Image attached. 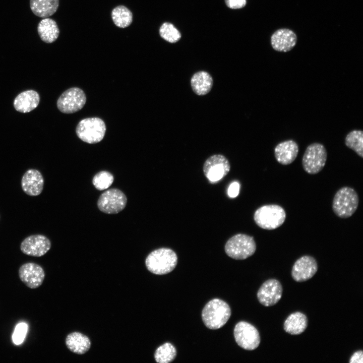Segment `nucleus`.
<instances>
[{
	"instance_id": "1",
	"label": "nucleus",
	"mask_w": 363,
	"mask_h": 363,
	"mask_svg": "<svg viewBox=\"0 0 363 363\" xmlns=\"http://www.w3.org/2000/svg\"><path fill=\"white\" fill-rule=\"evenodd\" d=\"M231 315L229 305L223 300L214 298L205 306L202 312V318L208 328L216 330L223 327Z\"/></svg>"
},
{
	"instance_id": "2",
	"label": "nucleus",
	"mask_w": 363,
	"mask_h": 363,
	"mask_svg": "<svg viewBox=\"0 0 363 363\" xmlns=\"http://www.w3.org/2000/svg\"><path fill=\"white\" fill-rule=\"evenodd\" d=\"M177 263L176 253L169 248H162L151 252L147 257L145 264L151 273L157 275L169 273Z\"/></svg>"
},
{
	"instance_id": "3",
	"label": "nucleus",
	"mask_w": 363,
	"mask_h": 363,
	"mask_svg": "<svg viewBox=\"0 0 363 363\" xmlns=\"http://www.w3.org/2000/svg\"><path fill=\"white\" fill-rule=\"evenodd\" d=\"M359 202L356 191L348 187L339 189L332 201V209L335 214L341 218L351 217L356 211Z\"/></svg>"
},
{
	"instance_id": "4",
	"label": "nucleus",
	"mask_w": 363,
	"mask_h": 363,
	"mask_svg": "<svg viewBox=\"0 0 363 363\" xmlns=\"http://www.w3.org/2000/svg\"><path fill=\"white\" fill-rule=\"evenodd\" d=\"M286 219L284 209L278 205L269 204L258 208L254 213L256 224L261 228L273 230L281 226Z\"/></svg>"
},
{
	"instance_id": "5",
	"label": "nucleus",
	"mask_w": 363,
	"mask_h": 363,
	"mask_svg": "<svg viewBox=\"0 0 363 363\" xmlns=\"http://www.w3.org/2000/svg\"><path fill=\"white\" fill-rule=\"evenodd\" d=\"M224 250L227 255L233 259L245 260L255 253L256 244L253 236L238 233L227 241Z\"/></svg>"
},
{
	"instance_id": "6",
	"label": "nucleus",
	"mask_w": 363,
	"mask_h": 363,
	"mask_svg": "<svg viewBox=\"0 0 363 363\" xmlns=\"http://www.w3.org/2000/svg\"><path fill=\"white\" fill-rule=\"evenodd\" d=\"M105 132V123L102 119L96 117L81 120L76 129L78 138L89 144H96L102 141Z\"/></svg>"
},
{
	"instance_id": "7",
	"label": "nucleus",
	"mask_w": 363,
	"mask_h": 363,
	"mask_svg": "<svg viewBox=\"0 0 363 363\" xmlns=\"http://www.w3.org/2000/svg\"><path fill=\"white\" fill-rule=\"evenodd\" d=\"M327 158V152L321 143L315 142L306 148L302 158L304 170L310 174L320 172L324 167Z\"/></svg>"
},
{
	"instance_id": "8",
	"label": "nucleus",
	"mask_w": 363,
	"mask_h": 363,
	"mask_svg": "<svg viewBox=\"0 0 363 363\" xmlns=\"http://www.w3.org/2000/svg\"><path fill=\"white\" fill-rule=\"evenodd\" d=\"M234 337L236 343L242 348L253 350L259 345L261 339L257 328L251 324L240 321L235 326Z\"/></svg>"
},
{
	"instance_id": "9",
	"label": "nucleus",
	"mask_w": 363,
	"mask_h": 363,
	"mask_svg": "<svg viewBox=\"0 0 363 363\" xmlns=\"http://www.w3.org/2000/svg\"><path fill=\"white\" fill-rule=\"evenodd\" d=\"M203 172L211 184H215L225 177L229 172L230 164L227 158L222 154H214L206 159L203 165Z\"/></svg>"
},
{
	"instance_id": "10",
	"label": "nucleus",
	"mask_w": 363,
	"mask_h": 363,
	"mask_svg": "<svg viewBox=\"0 0 363 363\" xmlns=\"http://www.w3.org/2000/svg\"><path fill=\"white\" fill-rule=\"evenodd\" d=\"M86 102V96L83 90L78 87H72L62 94L56 105L62 112L73 113L81 110Z\"/></svg>"
},
{
	"instance_id": "11",
	"label": "nucleus",
	"mask_w": 363,
	"mask_h": 363,
	"mask_svg": "<svg viewBox=\"0 0 363 363\" xmlns=\"http://www.w3.org/2000/svg\"><path fill=\"white\" fill-rule=\"evenodd\" d=\"M127 199L120 190L113 188L106 190L99 197L97 201L98 209L107 214H117L126 207Z\"/></svg>"
},
{
	"instance_id": "12",
	"label": "nucleus",
	"mask_w": 363,
	"mask_h": 363,
	"mask_svg": "<svg viewBox=\"0 0 363 363\" xmlns=\"http://www.w3.org/2000/svg\"><path fill=\"white\" fill-rule=\"evenodd\" d=\"M283 288L281 283L276 279L265 281L257 292V298L261 304L270 307L276 304L281 299Z\"/></svg>"
},
{
	"instance_id": "13",
	"label": "nucleus",
	"mask_w": 363,
	"mask_h": 363,
	"mask_svg": "<svg viewBox=\"0 0 363 363\" xmlns=\"http://www.w3.org/2000/svg\"><path fill=\"white\" fill-rule=\"evenodd\" d=\"M51 242L45 235L33 234L26 237L20 245L21 252L28 256L40 257L51 248Z\"/></svg>"
},
{
	"instance_id": "14",
	"label": "nucleus",
	"mask_w": 363,
	"mask_h": 363,
	"mask_svg": "<svg viewBox=\"0 0 363 363\" xmlns=\"http://www.w3.org/2000/svg\"><path fill=\"white\" fill-rule=\"evenodd\" d=\"M317 270L316 260L311 256L305 255L294 262L291 270V276L296 282H304L313 277Z\"/></svg>"
},
{
	"instance_id": "15",
	"label": "nucleus",
	"mask_w": 363,
	"mask_h": 363,
	"mask_svg": "<svg viewBox=\"0 0 363 363\" xmlns=\"http://www.w3.org/2000/svg\"><path fill=\"white\" fill-rule=\"evenodd\" d=\"M19 276L22 282L28 287L35 289L41 285L45 272L43 268L34 263H26L19 269Z\"/></svg>"
},
{
	"instance_id": "16",
	"label": "nucleus",
	"mask_w": 363,
	"mask_h": 363,
	"mask_svg": "<svg viewBox=\"0 0 363 363\" xmlns=\"http://www.w3.org/2000/svg\"><path fill=\"white\" fill-rule=\"evenodd\" d=\"M297 38L293 31L288 28L276 30L271 35L270 42L273 49L277 51L286 52L295 46Z\"/></svg>"
},
{
	"instance_id": "17",
	"label": "nucleus",
	"mask_w": 363,
	"mask_h": 363,
	"mask_svg": "<svg viewBox=\"0 0 363 363\" xmlns=\"http://www.w3.org/2000/svg\"><path fill=\"white\" fill-rule=\"evenodd\" d=\"M21 188L23 192L30 196H37L43 191L44 179L41 172L36 169H29L21 179Z\"/></svg>"
},
{
	"instance_id": "18",
	"label": "nucleus",
	"mask_w": 363,
	"mask_h": 363,
	"mask_svg": "<svg viewBox=\"0 0 363 363\" xmlns=\"http://www.w3.org/2000/svg\"><path fill=\"white\" fill-rule=\"evenodd\" d=\"M274 156L277 161L282 165L292 163L298 153V146L293 140H287L278 143L275 147Z\"/></svg>"
},
{
	"instance_id": "19",
	"label": "nucleus",
	"mask_w": 363,
	"mask_h": 363,
	"mask_svg": "<svg viewBox=\"0 0 363 363\" xmlns=\"http://www.w3.org/2000/svg\"><path fill=\"white\" fill-rule=\"evenodd\" d=\"M40 101L39 94L33 90L24 91L19 94L14 101L16 110L22 113L30 112L34 109Z\"/></svg>"
},
{
	"instance_id": "20",
	"label": "nucleus",
	"mask_w": 363,
	"mask_h": 363,
	"mask_svg": "<svg viewBox=\"0 0 363 363\" xmlns=\"http://www.w3.org/2000/svg\"><path fill=\"white\" fill-rule=\"evenodd\" d=\"M191 86L193 91L197 95L207 94L211 90L213 80L207 72L201 71L195 73L191 77Z\"/></svg>"
},
{
	"instance_id": "21",
	"label": "nucleus",
	"mask_w": 363,
	"mask_h": 363,
	"mask_svg": "<svg viewBox=\"0 0 363 363\" xmlns=\"http://www.w3.org/2000/svg\"><path fill=\"white\" fill-rule=\"evenodd\" d=\"M307 316L300 312L290 314L283 324L284 331L291 335H299L304 332L308 326Z\"/></svg>"
},
{
	"instance_id": "22",
	"label": "nucleus",
	"mask_w": 363,
	"mask_h": 363,
	"mask_svg": "<svg viewBox=\"0 0 363 363\" xmlns=\"http://www.w3.org/2000/svg\"><path fill=\"white\" fill-rule=\"evenodd\" d=\"M37 32L41 40L47 43L54 42L59 34L56 22L48 17L43 19L39 22Z\"/></svg>"
},
{
	"instance_id": "23",
	"label": "nucleus",
	"mask_w": 363,
	"mask_h": 363,
	"mask_svg": "<svg viewBox=\"0 0 363 363\" xmlns=\"http://www.w3.org/2000/svg\"><path fill=\"white\" fill-rule=\"evenodd\" d=\"M66 345L72 352L82 354L86 353L89 349L91 342L86 336L81 333L74 332L67 336Z\"/></svg>"
},
{
	"instance_id": "24",
	"label": "nucleus",
	"mask_w": 363,
	"mask_h": 363,
	"mask_svg": "<svg viewBox=\"0 0 363 363\" xmlns=\"http://www.w3.org/2000/svg\"><path fill=\"white\" fill-rule=\"evenodd\" d=\"M59 0H30V7L33 13L40 18H48L57 11Z\"/></svg>"
},
{
	"instance_id": "25",
	"label": "nucleus",
	"mask_w": 363,
	"mask_h": 363,
	"mask_svg": "<svg viewBox=\"0 0 363 363\" xmlns=\"http://www.w3.org/2000/svg\"><path fill=\"white\" fill-rule=\"evenodd\" d=\"M111 17L114 24L122 28L129 26L133 21L132 12L124 6L114 8L111 12Z\"/></svg>"
},
{
	"instance_id": "26",
	"label": "nucleus",
	"mask_w": 363,
	"mask_h": 363,
	"mask_svg": "<svg viewBox=\"0 0 363 363\" xmlns=\"http://www.w3.org/2000/svg\"><path fill=\"white\" fill-rule=\"evenodd\" d=\"M345 144L361 158L363 157L362 131L353 130L349 132L345 138Z\"/></svg>"
},
{
	"instance_id": "27",
	"label": "nucleus",
	"mask_w": 363,
	"mask_h": 363,
	"mask_svg": "<svg viewBox=\"0 0 363 363\" xmlns=\"http://www.w3.org/2000/svg\"><path fill=\"white\" fill-rule=\"evenodd\" d=\"M176 354L175 347L170 343L166 342L156 350L154 358L157 362L169 363L175 359Z\"/></svg>"
},
{
	"instance_id": "28",
	"label": "nucleus",
	"mask_w": 363,
	"mask_h": 363,
	"mask_svg": "<svg viewBox=\"0 0 363 363\" xmlns=\"http://www.w3.org/2000/svg\"><path fill=\"white\" fill-rule=\"evenodd\" d=\"M113 175L107 171H101L93 177L92 183L95 188L99 191L108 189L113 183Z\"/></svg>"
},
{
	"instance_id": "29",
	"label": "nucleus",
	"mask_w": 363,
	"mask_h": 363,
	"mask_svg": "<svg viewBox=\"0 0 363 363\" xmlns=\"http://www.w3.org/2000/svg\"><path fill=\"white\" fill-rule=\"evenodd\" d=\"M159 34L163 39L170 43H175L181 37L179 31L173 24L168 22H165L161 26Z\"/></svg>"
},
{
	"instance_id": "30",
	"label": "nucleus",
	"mask_w": 363,
	"mask_h": 363,
	"mask_svg": "<svg viewBox=\"0 0 363 363\" xmlns=\"http://www.w3.org/2000/svg\"><path fill=\"white\" fill-rule=\"evenodd\" d=\"M28 325L24 322L18 324L12 335V340L16 345L21 344L24 340L28 331Z\"/></svg>"
},
{
	"instance_id": "31",
	"label": "nucleus",
	"mask_w": 363,
	"mask_h": 363,
	"mask_svg": "<svg viewBox=\"0 0 363 363\" xmlns=\"http://www.w3.org/2000/svg\"><path fill=\"white\" fill-rule=\"evenodd\" d=\"M227 6L232 9H240L247 4L246 0H225Z\"/></svg>"
},
{
	"instance_id": "32",
	"label": "nucleus",
	"mask_w": 363,
	"mask_h": 363,
	"mask_svg": "<svg viewBox=\"0 0 363 363\" xmlns=\"http://www.w3.org/2000/svg\"><path fill=\"white\" fill-rule=\"evenodd\" d=\"M239 184L237 182H232L229 186L227 194L229 197L235 198L239 193Z\"/></svg>"
},
{
	"instance_id": "33",
	"label": "nucleus",
	"mask_w": 363,
	"mask_h": 363,
	"mask_svg": "<svg viewBox=\"0 0 363 363\" xmlns=\"http://www.w3.org/2000/svg\"><path fill=\"white\" fill-rule=\"evenodd\" d=\"M349 363H362L363 352L361 350H357L353 353L349 359Z\"/></svg>"
}]
</instances>
